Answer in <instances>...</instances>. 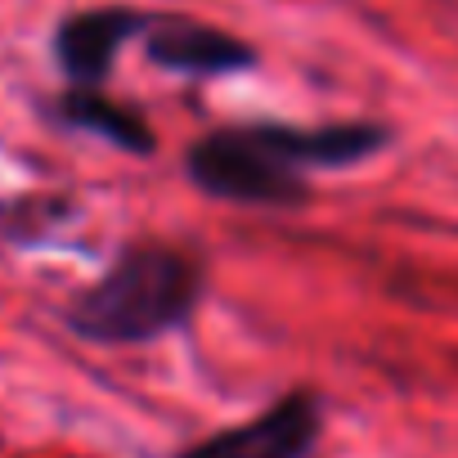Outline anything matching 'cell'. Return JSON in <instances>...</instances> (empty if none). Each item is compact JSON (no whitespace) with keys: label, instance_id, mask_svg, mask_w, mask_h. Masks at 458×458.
<instances>
[{"label":"cell","instance_id":"cell-1","mask_svg":"<svg viewBox=\"0 0 458 458\" xmlns=\"http://www.w3.org/2000/svg\"><path fill=\"white\" fill-rule=\"evenodd\" d=\"M207 297V261L166 239L126 243L95 284L68 297L64 328L90 346H153L198 315Z\"/></svg>","mask_w":458,"mask_h":458},{"label":"cell","instance_id":"cell-2","mask_svg":"<svg viewBox=\"0 0 458 458\" xmlns=\"http://www.w3.org/2000/svg\"><path fill=\"white\" fill-rule=\"evenodd\" d=\"M189 184L229 207H261V211H297L310 202V175L293 171L279 148L266 140L261 122L216 126L184 148Z\"/></svg>","mask_w":458,"mask_h":458},{"label":"cell","instance_id":"cell-3","mask_svg":"<svg viewBox=\"0 0 458 458\" xmlns=\"http://www.w3.org/2000/svg\"><path fill=\"white\" fill-rule=\"evenodd\" d=\"M324 436V395L310 386H293L270 400L261 413L220 427L171 458H310Z\"/></svg>","mask_w":458,"mask_h":458},{"label":"cell","instance_id":"cell-4","mask_svg":"<svg viewBox=\"0 0 458 458\" xmlns=\"http://www.w3.org/2000/svg\"><path fill=\"white\" fill-rule=\"evenodd\" d=\"M148 23H153V14H144L135 5H95V10L68 14L50 41L64 81L77 90H104L122 46L144 37Z\"/></svg>","mask_w":458,"mask_h":458},{"label":"cell","instance_id":"cell-5","mask_svg":"<svg viewBox=\"0 0 458 458\" xmlns=\"http://www.w3.org/2000/svg\"><path fill=\"white\" fill-rule=\"evenodd\" d=\"M144 55L153 68L175 72V77H234V72H252L261 64L257 46H248L243 37L184 19V14H153L148 32H144Z\"/></svg>","mask_w":458,"mask_h":458},{"label":"cell","instance_id":"cell-6","mask_svg":"<svg viewBox=\"0 0 458 458\" xmlns=\"http://www.w3.org/2000/svg\"><path fill=\"white\" fill-rule=\"evenodd\" d=\"M50 117L68 131L95 135L131 157H153L157 153V131L148 126V117L122 99H113L108 90H77L68 86L59 99H50Z\"/></svg>","mask_w":458,"mask_h":458},{"label":"cell","instance_id":"cell-7","mask_svg":"<svg viewBox=\"0 0 458 458\" xmlns=\"http://www.w3.org/2000/svg\"><path fill=\"white\" fill-rule=\"evenodd\" d=\"M81 216L68 193H14L0 198V243L5 248H46Z\"/></svg>","mask_w":458,"mask_h":458}]
</instances>
